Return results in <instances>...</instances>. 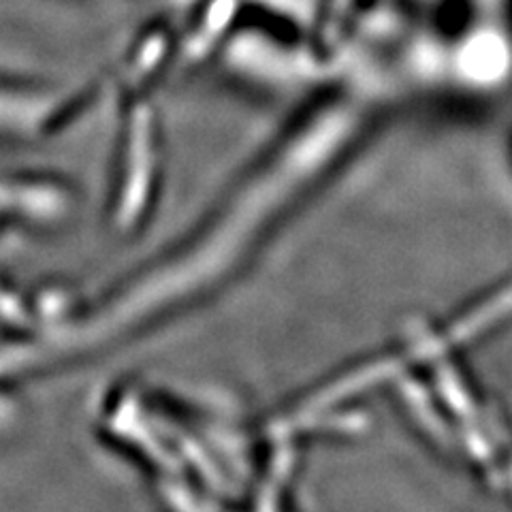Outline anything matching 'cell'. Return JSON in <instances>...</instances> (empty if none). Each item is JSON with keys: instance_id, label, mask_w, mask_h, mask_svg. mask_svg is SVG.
<instances>
[]
</instances>
